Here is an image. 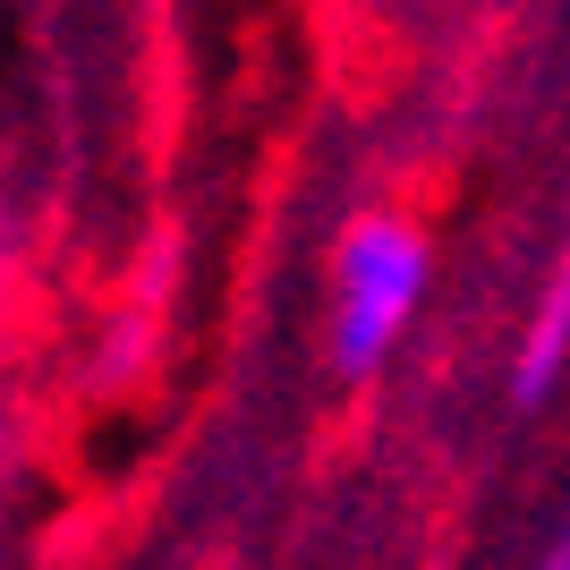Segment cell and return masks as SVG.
Returning <instances> with one entry per match:
<instances>
[{
    "mask_svg": "<svg viewBox=\"0 0 570 570\" xmlns=\"http://www.w3.org/2000/svg\"><path fill=\"white\" fill-rule=\"evenodd\" d=\"M333 282H341V298H333L341 375H375L392 357V341H401V324L417 315V298H426V238L392 214L357 222L333 256Z\"/></svg>",
    "mask_w": 570,
    "mask_h": 570,
    "instance_id": "cell-1",
    "label": "cell"
},
{
    "mask_svg": "<svg viewBox=\"0 0 570 570\" xmlns=\"http://www.w3.org/2000/svg\"><path fill=\"white\" fill-rule=\"evenodd\" d=\"M562 357H570V247H562L546 307H537V324H528V341H520V366H511V401L537 409V401L553 392V375H562Z\"/></svg>",
    "mask_w": 570,
    "mask_h": 570,
    "instance_id": "cell-2",
    "label": "cell"
},
{
    "mask_svg": "<svg viewBox=\"0 0 570 570\" xmlns=\"http://www.w3.org/2000/svg\"><path fill=\"white\" fill-rule=\"evenodd\" d=\"M537 570H570V528H562V537H553V553H546V562H537Z\"/></svg>",
    "mask_w": 570,
    "mask_h": 570,
    "instance_id": "cell-3",
    "label": "cell"
}]
</instances>
